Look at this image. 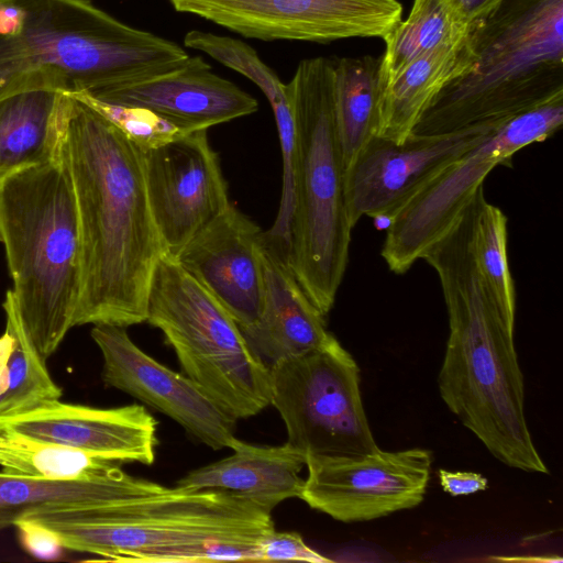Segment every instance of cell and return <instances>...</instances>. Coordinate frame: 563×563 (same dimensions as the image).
<instances>
[{
	"mask_svg": "<svg viewBox=\"0 0 563 563\" xmlns=\"http://www.w3.org/2000/svg\"><path fill=\"white\" fill-rule=\"evenodd\" d=\"M62 154L82 241V286L74 327L145 322L151 278L166 251L148 201L142 151L64 91Z\"/></svg>",
	"mask_w": 563,
	"mask_h": 563,
	"instance_id": "1",
	"label": "cell"
},
{
	"mask_svg": "<svg viewBox=\"0 0 563 563\" xmlns=\"http://www.w3.org/2000/svg\"><path fill=\"white\" fill-rule=\"evenodd\" d=\"M482 191L484 185L421 256L439 277L449 320L438 387L450 411L499 462L549 474L525 415L515 319L498 310L476 265L473 238Z\"/></svg>",
	"mask_w": 563,
	"mask_h": 563,
	"instance_id": "2",
	"label": "cell"
},
{
	"mask_svg": "<svg viewBox=\"0 0 563 563\" xmlns=\"http://www.w3.org/2000/svg\"><path fill=\"white\" fill-rule=\"evenodd\" d=\"M271 514L235 494L166 487L118 467L104 498L22 518L52 531L64 549L106 561L198 563L258 562L275 529Z\"/></svg>",
	"mask_w": 563,
	"mask_h": 563,
	"instance_id": "3",
	"label": "cell"
},
{
	"mask_svg": "<svg viewBox=\"0 0 563 563\" xmlns=\"http://www.w3.org/2000/svg\"><path fill=\"white\" fill-rule=\"evenodd\" d=\"M468 65L412 129L444 135L500 124L563 95V0H500L472 23Z\"/></svg>",
	"mask_w": 563,
	"mask_h": 563,
	"instance_id": "4",
	"label": "cell"
},
{
	"mask_svg": "<svg viewBox=\"0 0 563 563\" xmlns=\"http://www.w3.org/2000/svg\"><path fill=\"white\" fill-rule=\"evenodd\" d=\"M178 44L134 29L89 0H0V96L34 73L68 92L143 80L183 64Z\"/></svg>",
	"mask_w": 563,
	"mask_h": 563,
	"instance_id": "5",
	"label": "cell"
},
{
	"mask_svg": "<svg viewBox=\"0 0 563 563\" xmlns=\"http://www.w3.org/2000/svg\"><path fill=\"white\" fill-rule=\"evenodd\" d=\"M0 241L25 330L47 358L74 328L82 286L80 222L62 146L57 157L4 177Z\"/></svg>",
	"mask_w": 563,
	"mask_h": 563,
	"instance_id": "6",
	"label": "cell"
},
{
	"mask_svg": "<svg viewBox=\"0 0 563 563\" xmlns=\"http://www.w3.org/2000/svg\"><path fill=\"white\" fill-rule=\"evenodd\" d=\"M285 92L296 130L287 261L311 301L327 316L345 274L353 229L335 122L333 58L301 60Z\"/></svg>",
	"mask_w": 563,
	"mask_h": 563,
	"instance_id": "7",
	"label": "cell"
},
{
	"mask_svg": "<svg viewBox=\"0 0 563 563\" xmlns=\"http://www.w3.org/2000/svg\"><path fill=\"white\" fill-rule=\"evenodd\" d=\"M145 322L163 332L186 376L235 420L271 405L269 366L220 301L167 253L151 278Z\"/></svg>",
	"mask_w": 563,
	"mask_h": 563,
	"instance_id": "8",
	"label": "cell"
},
{
	"mask_svg": "<svg viewBox=\"0 0 563 563\" xmlns=\"http://www.w3.org/2000/svg\"><path fill=\"white\" fill-rule=\"evenodd\" d=\"M563 124V95L510 118L427 181L388 220L382 257L405 274L450 229L498 165L551 137Z\"/></svg>",
	"mask_w": 563,
	"mask_h": 563,
	"instance_id": "9",
	"label": "cell"
},
{
	"mask_svg": "<svg viewBox=\"0 0 563 563\" xmlns=\"http://www.w3.org/2000/svg\"><path fill=\"white\" fill-rule=\"evenodd\" d=\"M269 369L271 405L291 446L306 456L334 457H358L379 449L363 407L360 368L336 338Z\"/></svg>",
	"mask_w": 563,
	"mask_h": 563,
	"instance_id": "10",
	"label": "cell"
},
{
	"mask_svg": "<svg viewBox=\"0 0 563 563\" xmlns=\"http://www.w3.org/2000/svg\"><path fill=\"white\" fill-rule=\"evenodd\" d=\"M432 461L421 448L358 457L307 455L299 498L338 521L374 520L422 503Z\"/></svg>",
	"mask_w": 563,
	"mask_h": 563,
	"instance_id": "11",
	"label": "cell"
},
{
	"mask_svg": "<svg viewBox=\"0 0 563 563\" xmlns=\"http://www.w3.org/2000/svg\"><path fill=\"white\" fill-rule=\"evenodd\" d=\"M178 12L245 37L328 43L385 38L401 21L398 0H169Z\"/></svg>",
	"mask_w": 563,
	"mask_h": 563,
	"instance_id": "12",
	"label": "cell"
},
{
	"mask_svg": "<svg viewBox=\"0 0 563 563\" xmlns=\"http://www.w3.org/2000/svg\"><path fill=\"white\" fill-rule=\"evenodd\" d=\"M498 125L444 135L410 134L400 142L373 136L344 174L345 205L352 228L364 216L389 219L427 181Z\"/></svg>",
	"mask_w": 563,
	"mask_h": 563,
	"instance_id": "13",
	"label": "cell"
},
{
	"mask_svg": "<svg viewBox=\"0 0 563 563\" xmlns=\"http://www.w3.org/2000/svg\"><path fill=\"white\" fill-rule=\"evenodd\" d=\"M151 210L167 254L188 241L231 202L207 130L142 151Z\"/></svg>",
	"mask_w": 563,
	"mask_h": 563,
	"instance_id": "14",
	"label": "cell"
},
{
	"mask_svg": "<svg viewBox=\"0 0 563 563\" xmlns=\"http://www.w3.org/2000/svg\"><path fill=\"white\" fill-rule=\"evenodd\" d=\"M90 335L102 358V380L155 408L213 450L231 448L235 419L188 376L141 350L124 327L93 324Z\"/></svg>",
	"mask_w": 563,
	"mask_h": 563,
	"instance_id": "15",
	"label": "cell"
},
{
	"mask_svg": "<svg viewBox=\"0 0 563 563\" xmlns=\"http://www.w3.org/2000/svg\"><path fill=\"white\" fill-rule=\"evenodd\" d=\"M264 232L230 203L175 257L228 310L240 328L261 316L265 296Z\"/></svg>",
	"mask_w": 563,
	"mask_h": 563,
	"instance_id": "16",
	"label": "cell"
},
{
	"mask_svg": "<svg viewBox=\"0 0 563 563\" xmlns=\"http://www.w3.org/2000/svg\"><path fill=\"white\" fill-rule=\"evenodd\" d=\"M0 427L110 462L151 465L155 461L157 422L143 406L135 404L96 408L51 400L1 418Z\"/></svg>",
	"mask_w": 563,
	"mask_h": 563,
	"instance_id": "17",
	"label": "cell"
},
{
	"mask_svg": "<svg viewBox=\"0 0 563 563\" xmlns=\"http://www.w3.org/2000/svg\"><path fill=\"white\" fill-rule=\"evenodd\" d=\"M88 95L146 108L189 132L208 130L258 109L255 98L212 73L200 56H189L176 68L156 76Z\"/></svg>",
	"mask_w": 563,
	"mask_h": 563,
	"instance_id": "18",
	"label": "cell"
},
{
	"mask_svg": "<svg viewBox=\"0 0 563 563\" xmlns=\"http://www.w3.org/2000/svg\"><path fill=\"white\" fill-rule=\"evenodd\" d=\"M287 246L264 232L263 309L255 323L240 328L252 350L268 365L318 350L335 336L324 314L306 294L287 261Z\"/></svg>",
	"mask_w": 563,
	"mask_h": 563,
	"instance_id": "19",
	"label": "cell"
},
{
	"mask_svg": "<svg viewBox=\"0 0 563 563\" xmlns=\"http://www.w3.org/2000/svg\"><path fill=\"white\" fill-rule=\"evenodd\" d=\"M67 86L48 73H34L0 96V172L41 164L58 156L63 93Z\"/></svg>",
	"mask_w": 563,
	"mask_h": 563,
	"instance_id": "20",
	"label": "cell"
},
{
	"mask_svg": "<svg viewBox=\"0 0 563 563\" xmlns=\"http://www.w3.org/2000/svg\"><path fill=\"white\" fill-rule=\"evenodd\" d=\"M230 449L231 455L189 472L176 485L235 494L271 512L282 501L300 497L306 455L289 443L254 445L236 438Z\"/></svg>",
	"mask_w": 563,
	"mask_h": 563,
	"instance_id": "21",
	"label": "cell"
},
{
	"mask_svg": "<svg viewBox=\"0 0 563 563\" xmlns=\"http://www.w3.org/2000/svg\"><path fill=\"white\" fill-rule=\"evenodd\" d=\"M467 65L465 38L457 46L435 51L405 66L380 89L377 135L397 142L407 139L434 96Z\"/></svg>",
	"mask_w": 563,
	"mask_h": 563,
	"instance_id": "22",
	"label": "cell"
},
{
	"mask_svg": "<svg viewBox=\"0 0 563 563\" xmlns=\"http://www.w3.org/2000/svg\"><path fill=\"white\" fill-rule=\"evenodd\" d=\"M334 112L344 168L379 126L380 56L334 57Z\"/></svg>",
	"mask_w": 563,
	"mask_h": 563,
	"instance_id": "23",
	"label": "cell"
},
{
	"mask_svg": "<svg viewBox=\"0 0 563 563\" xmlns=\"http://www.w3.org/2000/svg\"><path fill=\"white\" fill-rule=\"evenodd\" d=\"M470 26L445 0H413L407 19L384 38L380 89L412 60L462 44Z\"/></svg>",
	"mask_w": 563,
	"mask_h": 563,
	"instance_id": "24",
	"label": "cell"
},
{
	"mask_svg": "<svg viewBox=\"0 0 563 563\" xmlns=\"http://www.w3.org/2000/svg\"><path fill=\"white\" fill-rule=\"evenodd\" d=\"M2 308L4 329L13 336V349L9 360L8 389L0 395V419L20 415L63 396L62 388L47 369L46 358L25 330L11 289L4 295Z\"/></svg>",
	"mask_w": 563,
	"mask_h": 563,
	"instance_id": "25",
	"label": "cell"
},
{
	"mask_svg": "<svg viewBox=\"0 0 563 563\" xmlns=\"http://www.w3.org/2000/svg\"><path fill=\"white\" fill-rule=\"evenodd\" d=\"M117 466L109 464L96 476L56 481L0 472V530L23 516L46 507L89 504L104 498L111 489Z\"/></svg>",
	"mask_w": 563,
	"mask_h": 563,
	"instance_id": "26",
	"label": "cell"
},
{
	"mask_svg": "<svg viewBox=\"0 0 563 563\" xmlns=\"http://www.w3.org/2000/svg\"><path fill=\"white\" fill-rule=\"evenodd\" d=\"M111 463L0 427V466L9 474L56 481L85 479L96 476Z\"/></svg>",
	"mask_w": 563,
	"mask_h": 563,
	"instance_id": "27",
	"label": "cell"
},
{
	"mask_svg": "<svg viewBox=\"0 0 563 563\" xmlns=\"http://www.w3.org/2000/svg\"><path fill=\"white\" fill-rule=\"evenodd\" d=\"M473 242L485 288L498 310L515 319L516 294L507 256V217L486 200L484 191L478 198Z\"/></svg>",
	"mask_w": 563,
	"mask_h": 563,
	"instance_id": "28",
	"label": "cell"
},
{
	"mask_svg": "<svg viewBox=\"0 0 563 563\" xmlns=\"http://www.w3.org/2000/svg\"><path fill=\"white\" fill-rule=\"evenodd\" d=\"M187 47L207 53L221 64L241 73L264 92L271 106L286 101L285 84L244 42L198 30L186 34Z\"/></svg>",
	"mask_w": 563,
	"mask_h": 563,
	"instance_id": "29",
	"label": "cell"
},
{
	"mask_svg": "<svg viewBox=\"0 0 563 563\" xmlns=\"http://www.w3.org/2000/svg\"><path fill=\"white\" fill-rule=\"evenodd\" d=\"M114 125L141 151L159 147L188 133L146 108L107 102L86 92H70Z\"/></svg>",
	"mask_w": 563,
	"mask_h": 563,
	"instance_id": "30",
	"label": "cell"
},
{
	"mask_svg": "<svg viewBox=\"0 0 563 563\" xmlns=\"http://www.w3.org/2000/svg\"><path fill=\"white\" fill-rule=\"evenodd\" d=\"M301 561L311 563L331 562L311 549L297 532H279L275 529L262 541L258 549V562Z\"/></svg>",
	"mask_w": 563,
	"mask_h": 563,
	"instance_id": "31",
	"label": "cell"
},
{
	"mask_svg": "<svg viewBox=\"0 0 563 563\" xmlns=\"http://www.w3.org/2000/svg\"><path fill=\"white\" fill-rule=\"evenodd\" d=\"M14 526L25 550L36 558L53 559L64 549L52 531L30 519L21 518Z\"/></svg>",
	"mask_w": 563,
	"mask_h": 563,
	"instance_id": "32",
	"label": "cell"
},
{
	"mask_svg": "<svg viewBox=\"0 0 563 563\" xmlns=\"http://www.w3.org/2000/svg\"><path fill=\"white\" fill-rule=\"evenodd\" d=\"M440 485L451 496L472 495L488 487L486 477L474 472L439 471Z\"/></svg>",
	"mask_w": 563,
	"mask_h": 563,
	"instance_id": "33",
	"label": "cell"
},
{
	"mask_svg": "<svg viewBox=\"0 0 563 563\" xmlns=\"http://www.w3.org/2000/svg\"><path fill=\"white\" fill-rule=\"evenodd\" d=\"M468 24L485 16L500 0H445Z\"/></svg>",
	"mask_w": 563,
	"mask_h": 563,
	"instance_id": "34",
	"label": "cell"
},
{
	"mask_svg": "<svg viewBox=\"0 0 563 563\" xmlns=\"http://www.w3.org/2000/svg\"><path fill=\"white\" fill-rule=\"evenodd\" d=\"M13 349V336L4 329L0 336V395H2L9 385V360Z\"/></svg>",
	"mask_w": 563,
	"mask_h": 563,
	"instance_id": "35",
	"label": "cell"
},
{
	"mask_svg": "<svg viewBox=\"0 0 563 563\" xmlns=\"http://www.w3.org/2000/svg\"><path fill=\"white\" fill-rule=\"evenodd\" d=\"M7 175H8V174H5V173H1V172H0V190H1V186H2L3 179H4V177H5Z\"/></svg>",
	"mask_w": 563,
	"mask_h": 563,
	"instance_id": "36",
	"label": "cell"
}]
</instances>
